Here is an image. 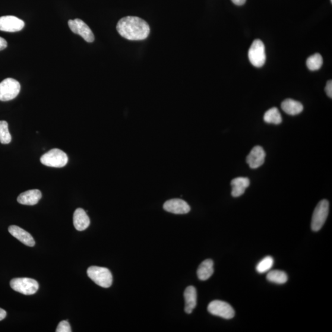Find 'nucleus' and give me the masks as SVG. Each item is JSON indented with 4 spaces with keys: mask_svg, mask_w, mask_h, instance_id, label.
I'll list each match as a JSON object with an SVG mask.
<instances>
[{
    "mask_svg": "<svg viewBox=\"0 0 332 332\" xmlns=\"http://www.w3.org/2000/svg\"><path fill=\"white\" fill-rule=\"evenodd\" d=\"M116 29L122 37L132 41L146 39L150 32V28L147 22L135 16L122 18L117 24Z\"/></svg>",
    "mask_w": 332,
    "mask_h": 332,
    "instance_id": "f257e3e1",
    "label": "nucleus"
},
{
    "mask_svg": "<svg viewBox=\"0 0 332 332\" xmlns=\"http://www.w3.org/2000/svg\"><path fill=\"white\" fill-rule=\"evenodd\" d=\"M89 277L98 286L109 288L113 283L112 274L109 269L93 266L88 269Z\"/></svg>",
    "mask_w": 332,
    "mask_h": 332,
    "instance_id": "f03ea898",
    "label": "nucleus"
},
{
    "mask_svg": "<svg viewBox=\"0 0 332 332\" xmlns=\"http://www.w3.org/2000/svg\"><path fill=\"white\" fill-rule=\"evenodd\" d=\"M68 161L67 155L64 151L58 149V148H54V149L49 150L48 152L42 155L40 158L41 163L43 165L57 167V168H61V167L65 166L68 163Z\"/></svg>",
    "mask_w": 332,
    "mask_h": 332,
    "instance_id": "7ed1b4c3",
    "label": "nucleus"
},
{
    "mask_svg": "<svg viewBox=\"0 0 332 332\" xmlns=\"http://www.w3.org/2000/svg\"><path fill=\"white\" fill-rule=\"evenodd\" d=\"M329 213V202L323 199L319 202L313 213L311 220V229L314 232H318L323 226Z\"/></svg>",
    "mask_w": 332,
    "mask_h": 332,
    "instance_id": "20e7f679",
    "label": "nucleus"
},
{
    "mask_svg": "<svg viewBox=\"0 0 332 332\" xmlns=\"http://www.w3.org/2000/svg\"><path fill=\"white\" fill-rule=\"evenodd\" d=\"M12 289L25 295H33L39 290L37 281L30 278H15L10 282Z\"/></svg>",
    "mask_w": 332,
    "mask_h": 332,
    "instance_id": "39448f33",
    "label": "nucleus"
},
{
    "mask_svg": "<svg viewBox=\"0 0 332 332\" xmlns=\"http://www.w3.org/2000/svg\"><path fill=\"white\" fill-rule=\"evenodd\" d=\"M21 84L13 78H8L0 83V100L3 102L15 99L20 94Z\"/></svg>",
    "mask_w": 332,
    "mask_h": 332,
    "instance_id": "423d86ee",
    "label": "nucleus"
},
{
    "mask_svg": "<svg viewBox=\"0 0 332 332\" xmlns=\"http://www.w3.org/2000/svg\"><path fill=\"white\" fill-rule=\"evenodd\" d=\"M248 56L250 62L256 67H261L266 61L265 47L260 40H255L250 47Z\"/></svg>",
    "mask_w": 332,
    "mask_h": 332,
    "instance_id": "0eeeda50",
    "label": "nucleus"
},
{
    "mask_svg": "<svg viewBox=\"0 0 332 332\" xmlns=\"http://www.w3.org/2000/svg\"><path fill=\"white\" fill-rule=\"evenodd\" d=\"M207 309L211 314L226 319H232L235 315V310L232 306L220 300H214L211 302Z\"/></svg>",
    "mask_w": 332,
    "mask_h": 332,
    "instance_id": "6e6552de",
    "label": "nucleus"
},
{
    "mask_svg": "<svg viewBox=\"0 0 332 332\" xmlns=\"http://www.w3.org/2000/svg\"><path fill=\"white\" fill-rule=\"evenodd\" d=\"M68 24L71 30L75 34H80L88 43L93 42L95 39L93 31L88 25L80 19L69 20Z\"/></svg>",
    "mask_w": 332,
    "mask_h": 332,
    "instance_id": "1a4fd4ad",
    "label": "nucleus"
},
{
    "mask_svg": "<svg viewBox=\"0 0 332 332\" xmlns=\"http://www.w3.org/2000/svg\"><path fill=\"white\" fill-rule=\"evenodd\" d=\"M24 22L13 15L0 17V31L16 32L23 29Z\"/></svg>",
    "mask_w": 332,
    "mask_h": 332,
    "instance_id": "9d476101",
    "label": "nucleus"
},
{
    "mask_svg": "<svg viewBox=\"0 0 332 332\" xmlns=\"http://www.w3.org/2000/svg\"><path fill=\"white\" fill-rule=\"evenodd\" d=\"M164 209L175 214H185L190 211V207L185 201L180 199H172L167 201L163 205Z\"/></svg>",
    "mask_w": 332,
    "mask_h": 332,
    "instance_id": "9b49d317",
    "label": "nucleus"
},
{
    "mask_svg": "<svg viewBox=\"0 0 332 332\" xmlns=\"http://www.w3.org/2000/svg\"><path fill=\"white\" fill-rule=\"evenodd\" d=\"M266 153L264 148L260 146H255L247 156L246 162L251 169H257L263 165Z\"/></svg>",
    "mask_w": 332,
    "mask_h": 332,
    "instance_id": "f8f14e48",
    "label": "nucleus"
},
{
    "mask_svg": "<svg viewBox=\"0 0 332 332\" xmlns=\"http://www.w3.org/2000/svg\"><path fill=\"white\" fill-rule=\"evenodd\" d=\"M8 231L11 235L18 239L24 244L29 247H33L36 242L29 233L26 232L21 228L15 225H11L9 227Z\"/></svg>",
    "mask_w": 332,
    "mask_h": 332,
    "instance_id": "ddd939ff",
    "label": "nucleus"
},
{
    "mask_svg": "<svg viewBox=\"0 0 332 332\" xmlns=\"http://www.w3.org/2000/svg\"><path fill=\"white\" fill-rule=\"evenodd\" d=\"M42 197V192L39 189H30L19 196L18 202L23 205H34L39 202Z\"/></svg>",
    "mask_w": 332,
    "mask_h": 332,
    "instance_id": "4468645a",
    "label": "nucleus"
},
{
    "mask_svg": "<svg viewBox=\"0 0 332 332\" xmlns=\"http://www.w3.org/2000/svg\"><path fill=\"white\" fill-rule=\"evenodd\" d=\"M74 224L75 229L82 232L88 229L90 224V219L86 211L83 208L76 209L74 214Z\"/></svg>",
    "mask_w": 332,
    "mask_h": 332,
    "instance_id": "2eb2a0df",
    "label": "nucleus"
},
{
    "mask_svg": "<svg viewBox=\"0 0 332 332\" xmlns=\"http://www.w3.org/2000/svg\"><path fill=\"white\" fill-rule=\"evenodd\" d=\"M232 186V195L233 197H241L250 185V180L247 177H237L231 182Z\"/></svg>",
    "mask_w": 332,
    "mask_h": 332,
    "instance_id": "dca6fc26",
    "label": "nucleus"
},
{
    "mask_svg": "<svg viewBox=\"0 0 332 332\" xmlns=\"http://www.w3.org/2000/svg\"><path fill=\"white\" fill-rule=\"evenodd\" d=\"M185 300V311L187 314H191L197 306V292L195 287L189 286L185 289L184 292Z\"/></svg>",
    "mask_w": 332,
    "mask_h": 332,
    "instance_id": "f3484780",
    "label": "nucleus"
},
{
    "mask_svg": "<svg viewBox=\"0 0 332 332\" xmlns=\"http://www.w3.org/2000/svg\"><path fill=\"white\" fill-rule=\"evenodd\" d=\"M281 108L288 115L295 116L302 112L303 106L298 101L288 99L281 103Z\"/></svg>",
    "mask_w": 332,
    "mask_h": 332,
    "instance_id": "a211bd4d",
    "label": "nucleus"
},
{
    "mask_svg": "<svg viewBox=\"0 0 332 332\" xmlns=\"http://www.w3.org/2000/svg\"><path fill=\"white\" fill-rule=\"evenodd\" d=\"M214 271V262L211 259H207L199 265L197 271L198 277L201 281H206L212 276Z\"/></svg>",
    "mask_w": 332,
    "mask_h": 332,
    "instance_id": "6ab92c4d",
    "label": "nucleus"
},
{
    "mask_svg": "<svg viewBox=\"0 0 332 332\" xmlns=\"http://www.w3.org/2000/svg\"><path fill=\"white\" fill-rule=\"evenodd\" d=\"M264 121L270 124L279 125L282 123V117L279 110L273 107L266 112L264 117Z\"/></svg>",
    "mask_w": 332,
    "mask_h": 332,
    "instance_id": "aec40b11",
    "label": "nucleus"
},
{
    "mask_svg": "<svg viewBox=\"0 0 332 332\" xmlns=\"http://www.w3.org/2000/svg\"><path fill=\"white\" fill-rule=\"evenodd\" d=\"M267 279L271 283L283 284L287 282L288 277L285 272L280 270H273L269 272Z\"/></svg>",
    "mask_w": 332,
    "mask_h": 332,
    "instance_id": "412c9836",
    "label": "nucleus"
},
{
    "mask_svg": "<svg viewBox=\"0 0 332 332\" xmlns=\"http://www.w3.org/2000/svg\"><path fill=\"white\" fill-rule=\"evenodd\" d=\"M323 64V59L320 54L316 53L310 56L306 61V65L311 71H316L321 68Z\"/></svg>",
    "mask_w": 332,
    "mask_h": 332,
    "instance_id": "4be33fe9",
    "label": "nucleus"
},
{
    "mask_svg": "<svg viewBox=\"0 0 332 332\" xmlns=\"http://www.w3.org/2000/svg\"><path fill=\"white\" fill-rule=\"evenodd\" d=\"M11 140L12 137L9 131L8 123L6 121H0V142L2 144H8Z\"/></svg>",
    "mask_w": 332,
    "mask_h": 332,
    "instance_id": "5701e85b",
    "label": "nucleus"
},
{
    "mask_svg": "<svg viewBox=\"0 0 332 332\" xmlns=\"http://www.w3.org/2000/svg\"><path fill=\"white\" fill-rule=\"evenodd\" d=\"M273 264L274 260L273 257H270V256H268V257H265L259 262L257 267H256V270H257L259 273H265L266 272L271 270V268L273 267Z\"/></svg>",
    "mask_w": 332,
    "mask_h": 332,
    "instance_id": "b1692460",
    "label": "nucleus"
},
{
    "mask_svg": "<svg viewBox=\"0 0 332 332\" xmlns=\"http://www.w3.org/2000/svg\"><path fill=\"white\" fill-rule=\"evenodd\" d=\"M72 331L71 325L67 321H62L56 328V332H71Z\"/></svg>",
    "mask_w": 332,
    "mask_h": 332,
    "instance_id": "393cba45",
    "label": "nucleus"
},
{
    "mask_svg": "<svg viewBox=\"0 0 332 332\" xmlns=\"http://www.w3.org/2000/svg\"><path fill=\"white\" fill-rule=\"evenodd\" d=\"M325 92H326V94H327V96L330 98H331L332 97V81L331 80L328 81L326 84V86H325Z\"/></svg>",
    "mask_w": 332,
    "mask_h": 332,
    "instance_id": "a878e982",
    "label": "nucleus"
},
{
    "mask_svg": "<svg viewBox=\"0 0 332 332\" xmlns=\"http://www.w3.org/2000/svg\"><path fill=\"white\" fill-rule=\"evenodd\" d=\"M7 42H6V41L4 39H3L2 37H0V50L5 49V48H6V47H7Z\"/></svg>",
    "mask_w": 332,
    "mask_h": 332,
    "instance_id": "bb28decb",
    "label": "nucleus"
},
{
    "mask_svg": "<svg viewBox=\"0 0 332 332\" xmlns=\"http://www.w3.org/2000/svg\"><path fill=\"white\" fill-rule=\"evenodd\" d=\"M7 315L5 310L0 308V321L3 320Z\"/></svg>",
    "mask_w": 332,
    "mask_h": 332,
    "instance_id": "cd10ccee",
    "label": "nucleus"
},
{
    "mask_svg": "<svg viewBox=\"0 0 332 332\" xmlns=\"http://www.w3.org/2000/svg\"><path fill=\"white\" fill-rule=\"evenodd\" d=\"M234 4L238 6H241L244 4L246 0H232Z\"/></svg>",
    "mask_w": 332,
    "mask_h": 332,
    "instance_id": "c85d7f7f",
    "label": "nucleus"
},
{
    "mask_svg": "<svg viewBox=\"0 0 332 332\" xmlns=\"http://www.w3.org/2000/svg\"><path fill=\"white\" fill-rule=\"evenodd\" d=\"M330 1H331V2H332V0H330Z\"/></svg>",
    "mask_w": 332,
    "mask_h": 332,
    "instance_id": "c756f323",
    "label": "nucleus"
}]
</instances>
